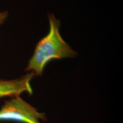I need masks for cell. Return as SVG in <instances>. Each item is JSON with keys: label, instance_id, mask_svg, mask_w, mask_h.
I'll return each instance as SVG.
<instances>
[{"label": "cell", "instance_id": "6da1fadb", "mask_svg": "<svg viewBox=\"0 0 123 123\" xmlns=\"http://www.w3.org/2000/svg\"><path fill=\"white\" fill-rule=\"evenodd\" d=\"M49 33L38 42L25 69L34 76H42L46 66L52 60L74 58L78 55L62 37L59 20L53 14H49Z\"/></svg>", "mask_w": 123, "mask_h": 123}, {"label": "cell", "instance_id": "7a4b0ae2", "mask_svg": "<svg viewBox=\"0 0 123 123\" xmlns=\"http://www.w3.org/2000/svg\"><path fill=\"white\" fill-rule=\"evenodd\" d=\"M44 113L36 108L19 96L5 101L0 109V121H14L22 123H41L46 121Z\"/></svg>", "mask_w": 123, "mask_h": 123}, {"label": "cell", "instance_id": "3957f363", "mask_svg": "<svg viewBox=\"0 0 123 123\" xmlns=\"http://www.w3.org/2000/svg\"><path fill=\"white\" fill-rule=\"evenodd\" d=\"M34 76L33 73H29L17 79L5 80L0 79V98L9 96H19L24 92L33 93L31 81Z\"/></svg>", "mask_w": 123, "mask_h": 123}, {"label": "cell", "instance_id": "277c9868", "mask_svg": "<svg viewBox=\"0 0 123 123\" xmlns=\"http://www.w3.org/2000/svg\"><path fill=\"white\" fill-rule=\"evenodd\" d=\"M8 17V12L7 11L0 12V25H2Z\"/></svg>", "mask_w": 123, "mask_h": 123}]
</instances>
